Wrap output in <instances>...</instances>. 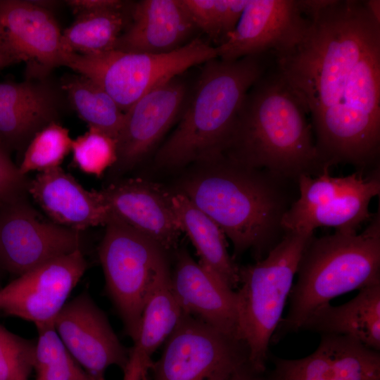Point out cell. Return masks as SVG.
I'll return each instance as SVG.
<instances>
[{
    "label": "cell",
    "instance_id": "7a4b0ae2",
    "mask_svg": "<svg viewBox=\"0 0 380 380\" xmlns=\"http://www.w3.org/2000/svg\"><path fill=\"white\" fill-rule=\"evenodd\" d=\"M177 191L212 219L232 241L233 258L251 251L264 258L285 234L281 227L291 201L284 186L290 179L250 168L222 155L201 164Z\"/></svg>",
    "mask_w": 380,
    "mask_h": 380
},
{
    "label": "cell",
    "instance_id": "30bf717a",
    "mask_svg": "<svg viewBox=\"0 0 380 380\" xmlns=\"http://www.w3.org/2000/svg\"><path fill=\"white\" fill-rule=\"evenodd\" d=\"M248 355L242 340L183 313L148 380H228Z\"/></svg>",
    "mask_w": 380,
    "mask_h": 380
},
{
    "label": "cell",
    "instance_id": "4dcf8cb0",
    "mask_svg": "<svg viewBox=\"0 0 380 380\" xmlns=\"http://www.w3.org/2000/svg\"><path fill=\"white\" fill-rule=\"evenodd\" d=\"M71 152L75 165L82 172L101 176L117 160V140L95 127L72 139Z\"/></svg>",
    "mask_w": 380,
    "mask_h": 380
},
{
    "label": "cell",
    "instance_id": "d6986e66",
    "mask_svg": "<svg viewBox=\"0 0 380 380\" xmlns=\"http://www.w3.org/2000/svg\"><path fill=\"white\" fill-rule=\"evenodd\" d=\"M101 191L112 217L153 240L167 253L178 248L182 232L172 194L161 185L131 178L110 184Z\"/></svg>",
    "mask_w": 380,
    "mask_h": 380
},
{
    "label": "cell",
    "instance_id": "ac0fdd59",
    "mask_svg": "<svg viewBox=\"0 0 380 380\" xmlns=\"http://www.w3.org/2000/svg\"><path fill=\"white\" fill-rule=\"evenodd\" d=\"M272 361L269 380H380V351L346 336L322 334L310 355Z\"/></svg>",
    "mask_w": 380,
    "mask_h": 380
},
{
    "label": "cell",
    "instance_id": "484cf974",
    "mask_svg": "<svg viewBox=\"0 0 380 380\" xmlns=\"http://www.w3.org/2000/svg\"><path fill=\"white\" fill-rule=\"evenodd\" d=\"M125 9L124 6L76 15L75 21L62 32L66 52L88 55L115 49L130 18Z\"/></svg>",
    "mask_w": 380,
    "mask_h": 380
},
{
    "label": "cell",
    "instance_id": "d6a6232c",
    "mask_svg": "<svg viewBox=\"0 0 380 380\" xmlns=\"http://www.w3.org/2000/svg\"><path fill=\"white\" fill-rule=\"evenodd\" d=\"M8 149L0 144V206L21 196L27 185L25 176L11 159Z\"/></svg>",
    "mask_w": 380,
    "mask_h": 380
},
{
    "label": "cell",
    "instance_id": "8fae6325",
    "mask_svg": "<svg viewBox=\"0 0 380 380\" xmlns=\"http://www.w3.org/2000/svg\"><path fill=\"white\" fill-rule=\"evenodd\" d=\"M310 23L303 0H248L234 30L215 46L217 56L234 61L285 54L303 40Z\"/></svg>",
    "mask_w": 380,
    "mask_h": 380
},
{
    "label": "cell",
    "instance_id": "603a6c76",
    "mask_svg": "<svg viewBox=\"0 0 380 380\" xmlns=\"http://www.w3.org/2000/svg\"><path fill=\"white\" fill-rule=\"evenodd\" d=\"M170 268L153 285L145 302L134 345L129 349L123 380H148L151 356L174 330L183 312L172 292Z\"/></svg>",
    "mask_w": 380,
    "mask_h": 380
},
{
    "label": "cell",
    "instance_id": "4316f807",
    "mask_svg": "<svg viewBox=\"0 0 380 380\" xmlns=\"http://www.w3.org/2000/svg\"><path fill=\"white\" fill-rule=\"evenodd\" d=\"M61 89L88 127L99 129L117 139L125 113L103 89L79 74L64 77Z\"/></svg>",
    "mask_w": 380,
    "mask_h": 380
},
{
    "label": "cell",
    "instance_id": "836d02e7",
    "mask_svg": "<svg viewBox=\"0 0 380 380\" xmlns=\"http://www.w3.org/2000/svg\"><path fill=\"white\" fill-rule=\"evenodd\" d=\"M65 2L76 15L82 13L120 8L125 6L124 1L119 0H68Z\"/></svg>",
    "mask_w": 380,
    "mask_h": 380
},
{
    "label": "cell",
    "instance_id": "8d00e7d4",
    "mask_svg": "<svg viewBox=\"0 0 380 380\" xmlns=\"http://www.w3.org/2000/svg\"><path fill=\"white\" fill-rule=\"evenodd\" d=\"M14 63H15L11 58L0 51V70Z\"/></svg>",
    "mask_w": 380,
    "mask_h": 380
},
{
    "label": "cell",
    "instance_id": "e0dca14e",
    "mask_svg": "<svg viewBox=\"0 0 380 380\" xmlns=\"http://www.w3.org/2000/svg\"><path fill=\"white\" fill-rule=\"evenodd\" d=\"M173 252L170 283L183 313L241 339L236 291L196 262L186 248H177Z\"/></svg>",
    "mask_w": 380,
    "mask_h": 380
},
{
    "label": "cell",
    "instance_id": "4fadbf2b",
    "mask_svg": "<svg viewBox=\"0 0 380 380\" xmlns=\"http://www.w3.org/2000/svg\"><path fill=\"white\" fill-rule=\"evenodd\" d=\"M0 51L27 64L28 78L44 79L65 64L62 32L50 11L38 1L0 0Z\"/></svg>",
    "mask_w": 380,
    "mask_h": 380
},
{
    "label": "cell",
    "instance_id": "d590c367",
    "mask_svg": "<svg viewBox=\"0 0 380 380\" xmlns=\"http://www.w3.org/2000/svg\"><path fill=\"white\" fill-rule=\"evenodd\" d=\"M365 2L371 13L380 22V1L379 0H369L365 1Z\"/></svg>",
    "mask_w": 380,
    "mask_h": 380
},
{
    "label": "cell",
    "instance_id": "44dd1931",
    "mask_svg": "<svg viewBox=\"0 0 380 380\" xmlns=\"http://www.w3.org/2000/svg\"><path fill=\"white\" fill-rule=\"evenodd\" d=\"M196 30L182 0H141L131 8L128 25L115 49L166 53L190 42Z\"/></svg>",
    "mask_w": 380,
    "mask_h": 380
},
{
    "label": "cell",
    "instance_id": "1f68e13d",
    "mask_svg": "<svg viewBox=\"0 0 380 380\" xmlns=\"http://www.w3.org/2000/svg\"><path fill=\"white\" fill-rule=\"evenodd\" d=\"M35 342L0 325V380H28L33 370Z\"/></svg>",
    "mask_w": 380,
    "mask_h": 380
},
{
    "label": "cell",
    "instance_id": "2e32d148",
    "mask_svg": "<svg viewBox=\"0 0 380 380\" xmlns=\"http://www.w3.org/2000/svg\"><path fill=\"white\" fill-rule=\"evenodd\" d=\"M59 337L77 363L99 380L111 366L125 369L129 355L106 314L83 292L65 303L54 320Z\"/></svg>",
    "mask_w": 380,
    "mask_h": 380
},
{
    "label": "cell",
    "instance_id": "f1b7e54d",
    "mask_svg": "<svg viewBox=\"0 0 380 380\" xmlns=\"http://www.w3.org/2000/svg\"><path fill=\"white\" fill-rule=\"evenodd\" d=\"M72 139L69 131L57 121L38 131L29 141L21 163L20 173L45 172L61 167L71 151Z\"/></svg>",
    "mask_w": 380,
    "mask_h": 380
},
{
    "label": "cell",
    "instance_id": "8992f818",
    "mask_svg": "<svg viewBox=\"0 0 380 380\" xmlns=\"http://www.w3.org/2000/svg\"><path fill=\"white\" fill-rule=\"evenodd\" d=\"M313 234L286 232L264 258L239 267V336L248 349L249 364L258 371H267L269 346L283 318L303 250Z\"/></svg>",
    "mask_w": 380,
    "mask_h": 380
},
{
    "label": "cell",
    "instance_id": "277c9868",
    "mask_svg": "<svg viewBox=\"0 0 380 380\" xmlns=\"http://www.w3.org/2000/svg\"><path fill=\"white\" fill-rule=\"evenodd\" d=\"M274 59L268 53L203 63L177 126L155 154L156 166L176 169L222 156L246 93Z\"/></svg>",
    "mask_w": 380,
    "mask_h": 380
},
{
    "label": "cell",
    "instance_id": "83f0119b",
    "mask_svg": "<svg viewBox=\"0 0 380 380\" xmlns=\"http://www.w3.org/2000/svg\"><path fill=\"white\" fill-rule=\"evenodd\" d=\"M33 369L36 380H99L85 371L74 359L54 327V323L36 327Z\"/></svg>",
    "mask_w": 380,
    "mask_h": 380
},
{
    "label": "cell",
    "instance_id": "f546056e",
    "mask_svg": "<svg viewBox=\"0 0 380 380\" xmlns=\"http://www.w3.org/2000/svg\"><path fill=\"white\" fill-rule=\"evenodd\" d=\"M196 27L220 45L233 32L248 0H182Z\"/></svg>",
    "mask_w": 380,
    "mask_h": 380
},
{
    "label": "cell",
    "instance_id": "5bb4252c",
    "mask_svg": "<svg viewBox=\"0 0 380 380\" xmlns=\"http://www.w3.org/2000/svg\"><path fill=\"white\" fill-rule=\"evenodd\" d=\"M87 268L82 249L41 264L0 291V309L36 327L54 323Z\"/></svg>",
    "mask_w": 380,
    "mask_h": 380
},
{
    "label": "cell",
    "instance_id": "6da1fadb",
    "mask_svg": "<svg viewBox=\"0 0 380 380\" xmlns=\"http://www.w3.org/2000/svg\"><path fill=\"white\" fill-rule=\"evenodd\" d=\"M310 17L276 65L310 118L323 166L363 172L380 151V22L365 1L321 0Z\"/></svg>",
    "mask_w": 380,
    "mask_h": 380
},
{
    "label": "cell",
    "instance_id": "ffe728a7",
    "mask_svg": "<svg viewBox=\"0 0 380 380\" xmlns=\"http://www.w3.org/2000/svg\"><path fill=\"white\" fill-rule=\"evenodd\" d=\"M27 191L53 222L82 232L112 218L101 191L87 190L61 167L38 172Z\"/></svg>",
    "mask_w": 380,
    "mask_h": 380
},
{
    "label": "cell",
    "instance_id": "9c48e42d",
    "mask_svg": "<svg viewBox=\"0 0 380 380\" xmlns=\"http://www.w3.org/2000/svg\"><path fill=\"white\" fill-rule=\"evenodd\" d=\"M329 168L324 167L314 177H298V198L281 220L285 232L312 234L319 227L357 232L372 218L369 205L380 194L379 167L367 176L357 171L344 177L331 176Z\"/></svg>",
    "mask_w": 380,
    "mask_h": 380
},
{
    "label": "cell",
    "instance_id": "3957f363",
    "mask_svg": "<svg viewBox=\"0 0 380 380\" xmlns=\"http://www.w3.org/2000/svg\"><path fill=\"white\" fill-rule=\"evenodd\" d=\"M222 155L296 181L324 168L306 110L274 60L246 93Z\"/></svg>",
    "mask_w": 380,
    "mask_h": 380
},
{
    "label": "cell",
    "instance_id": "9a60e30c",
    "mask_svg": "<svg viewBox=\"0 0 380 380\" xmlns=\"http://www.w3.org/2000/svg\"><path fill=\"white\" fill-rule=\"evenodd\" d=\"M189 94L186 82L177 75L145 94L125 112L113 167L127 170L143 160L177 122Z\"/></svg>",
    "mask_w": 380,
    "mask_h": 380
},
{
    "label": "cell",
    "instance_id": "7402d4cb",
    "mask_svg": "<svg viewBox=\"0 0 380 380\" xmlns=\"http://www.w3.org/2000/svg\"><path fill=\"white\" fill-rule=\"evenodd\" d=\"M0 82V140L8 148L28 144L43 127L56 122L60 92L44 79Z\"/></svg>",
    "mask_w": 380,
    "mask_h": 380
},
{
    "label": "cell",
    "instance_id": "d4e9b609",
    "mask_svg": "<svg viewBox=\"0 0 380 380\" xmlns=\"http://www.w3.org/2000/svg\"><path fill=\"white\" fill-rule=\"evenodd\" d=\"M172 202L181 230L194 246L198 262L234 290L239 284V267L228 252L222 230L183 194L172 193Z\"/></svg>",
    "mask_w": 380,
    "mask_h": 380
},
{
    "label": "cell",
    "instance_id": "ba28073f",
    "mask_svg": "<svg viewBox=\"0 0 380 380\" xmlns=\"http://www.w3.org/2000/svg\"><path fill=\"white\" fill-rule=\"evenodd\" d=\"M99 246L106 289L134 341L153 285L170 269L168 253L153 240L112 217Z\"/></svg>",
    "mask_w": 380,
    "mask_h": 380
},
{
    "label": "cell",
    "instance_id": "5b68a950",
    "mask_svg": "<svg viewBox=\"0 0 380 380\" xmlns=\"http://www.w3.org/2000/svg\"><path fill=\"white\" fill-rule=\"evenodd\" d=\"M289 296L286 317L271 342L300 331L308 316L336 296L380 283V213L360 234L335 230L307 241Z\"/></svg>",
    "mask_w": 380,
    "mask_h": 380
},
{
    "label": "cell",
    "instance_id": "52a82bcc",
    "mask_svg": "<svg viewBox=\"0 0 380 380\" xmlns=\"http://www.w3.org/2000/svg\"><path fill=\"white\" fill-rule=\"evenodd\" d=\"M216 58L215 47L197 37L160 54L118 49L88 55L69 53L64 66L99 85L125 113L149 91Z\"/></svg>",
    "mask_w": 380,
    "mask_h": 380
},
{
    "label": "cell",
    "instance_id": "74e56055",
    "mask_svg": "<svg viewBox=\"0 0 380 380\" xmlns=\"http://www.w3.org/2000/svg\"><path fill=\"white\" fill-rule=\"evenodd\" d=\"M0 144H3L1 140H0Z\"/></svg>",
    "mask_w": 380,
    "mask_h": 380
},
{
    "label": "cell",
    "instance_id": "7c38bea8",
    "mask_svg": "<svg viewBox=\"0 0 380 380\" xmlns=\"http://www.w3.org/2000/svg\"><path fill=\"white\" fill-rule=\"evenodd\" d=\"M81 232L44 220L22 196L0 206V263L18 276L81 249Z\"/></svg>",
    "mask_w": 380,
    "mask_h": 380
},
{
    "label": "cell",
    "instance_id": "e575fe53",
    "mask_svg": "<svg viewBox=\"0 0 380 380\" xmlns=\"http://www.w3.org/2000/svg\"><path fill=\"white\" fill-rule=\"evenodd\" d=\"M228 380H269L267 371L260 372L253 368L248 362L239 367Z\"/></svg>",
    "mask_w": 380,
    "mask_h": 380
},
{
    "label": "cell",
    "instance_id": "cb8c5ba5",
    "mask_svg": "<svg viewBox=\"0 0 380 380\" xmlns=\"http://www.w3.org/2000/svg\"><path fill=\"white\" fill-rule=\"evenodd\" d=\"M300 330L349 336L380 351V283L360 289L355 297L341 305L318 307Z\"/></svg>",
    "mask_w": 380,
    "mask_h": 380
}]
</instances>
